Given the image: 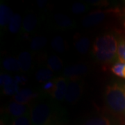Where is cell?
<instances>
[{
    "instance_id": "6da1fadb",
    "label": "cell",
    "mask_w": 125,
    "mask_h": 125,
    "mask_svg": "<svg viewBox=\"0 0 125 125\" xmlns=\"http://www.w3.org/2000/svg\"><path fill=\"white\" fill-rule=\"evenodd\" d=\"M30 116L32 125H65L66 114L56 103L41 102L31 107Z\"/></svg>"
},
{
    "instance_id": "7a4b0ae2",
    "label": "cell",
    "mask_w": 125,
    "mask_h": 125,
    "mask_svg": "<svg viewBox=\"0 0 125 125\" xmlns=\"http://www.w3.org/2000/svg\"><path fill=\"white\" fill-rule=\"evenodd\" d=\"M118 40L112 34H104L96 38L93 46V52L102 62H110L117 57Z\"/></svg>"
},
{
    "instance_id": "3957f363",
    "label": "cell",
    "mask_w": 125,
    "mask_h": 125,
    "mask_svg": "<svg viewBox=\"0 0 125 125\" xmlns=\"http://www.w3.org/2000/svg\"><path fill=\"white\" fill-rule=\"evenodd\" d=\"M105 102L113 113L125 115V83L108 85L105 90Z\"/></svg>"
},
{
    "instance_id": "277c9868",
    "label": "cell",
    "mask_w": 125,
    "mask_h": 125,
    "mask_svg": "<svg viewBox=\"0 0 125 125\" xmlns=\"http://www.w3.org/2000/svg\"><path fill=\"white\" fill-rule=\"evenodd\" d=\"M82 92L83 85L80 81H77V79H70L67 83L65 100L69 104H74L80 99Z\"/></svg>"
},
{
    "instance_id": "5b68a950",
    "label": "cell",
    "mask_w": 125,
    "mask_h": 125,
    "mask_svg": "<svg viewBox=\"0 0 125 125\" xmlns=\"http://www.w3.org/2000/svg\"><path fill=\"white\" fill-rule=\"evenodd\" d=\"M55 86L50 93L52 97L58 101L65 99V95L67 90L68 81L64 76H60L54 81Z\"/></svg>"
},
{
    "instance_id": "8992f818",
    "label": "cell",
    "mask_w": 125,
    "mask_h": 125,
    "mask_svg": "<svg viewBox=\"0 0 125 125\" xmlns=\"http://www.w3.org/2000/svg\"><path fill=\"white\" fill-rule=\"evenodd\" d=\"M88 72V67L83 64H76L65 67L63 70V75L65 78L70 79H77L78 77L85 74Z\"/></svg>"
},
{
    "instance_id": "52a82bcc",
    "label": "cell",
    "mask_w": 125,
    "mask_h": 125,
    "mask_svg": "<svg viewBox=\"0 0 125 125\" xmlns=\"http://www.w3.org/2000/svg\"><path fill=\"white\" fill-rule=\"evenodd\" d=\"M106 13L101 10H94L89 13L83 18L82 21V25L84 27H90L95 26L102 22L105 18Z\"/></svg>"
},
{
    "instance_id": "ba28073f",
    "label": "cell",
    "mask_w": 125,
    "mask_h": 125,
    "mask_svg": "<svg viewBox=\"0 0 125 125\" xmlns=\"http://www.w3.org/2000/svg\"><path fill=\"white\" fill-rule=\"evenodd\" d=\"M7 112L10 116L14 118V120L29 114L28 107L25 104H19L15 102L9 104L7 107Z\"/></svg>"
},
{
    "instance_id": "9c48e42d",
    "label": "cell",
    "mask_w": 125,
    "mask_h": 125,
    "mask_svg": "<svg viewBox=\"0 0 125 125\" xmlns=\"http://www.w3.org/2000/svg\"><path fill=\"white\" fill-rule=\"evenodd\" d=\"M36 93H33V91L29 88H24L20 90L18 93L14 95V100L15 102L19 104H25L29 102H30L32 99L35 98L36 97Z\"/></svg>"
},
{
    "instance_id": "30bf717a",
    "label": "cell",
    "mask_w": 125,
    "mask_h": 125,
    "mask_svg": "<svg viewBox=\"0 0 125 125\" xmlns=\"http://www.w3.org/2000/svg\"><path fill=\"white\" fill-rule=\"evenodd\" d=\"M74 46L79 53L81 54H87L90 47V41L88 37L81 36L75 40Z\"/></svg>"
},
{
    "instance_id": "8fae6325",
    "label": "cell",
    "mask_w": 125,
    "mask_h": 125,
    "mask_svg": "<svg viewBox=\"0 0 125 125\" xmlns=\"http://www.w3.org/2000/svg\"><path fill=\"white\" fill-rule=\"evenodd\" d=\"M18 61L20 65V70L23 72H27L31 66L32 58L31 54L29 52H22L19 55Z\"/></svg>"
},
{
    "instance_id": "7c38bea8",
    "label": "cell",
    "mask_w": 125,
    "mask_h": 125,
    "mask_svg": "<svg viewBox=\"0 0 125 125\" xmlns=\"http://www.w3.org/2000/svg\"><path fill=\"white\" fill-rule=\"evenodd\" d=\"M13 14L12 10L5 4L0 6V24L1 26H6L9 23Z\"/></svg>"
},
{
    "instance_id": "4fadbf2b",
    "label": "cell",
    "mask_w": 125,
    "mask_h": 125,
    "mask_svg": "<svg viewBox=\"0 0 125 125\" xmlns=\"http://www.w3.org/2000/svg\"><path fill=\"white\" fill-rule=\"evenodd\" d=\"M37 24V18L33 14H29L25 17L23 22V29L24 31L30 33L34 30Z\"/></svg>"
},
{
    "instance_id": "5bb4252c",
    "label": "cell",
    "mask_w": 125,
    "mask_h": 125,
    "mask_svg": "<svg viewBox=\"0 0 125 125\" xmlns=\"http://www.w3.org/2000/svg\"><path fill=\"white\" fill-rule=\"evenodd\" d=\"M22 25V18L19 14H13L9 23V30L12 33H17Z\"/></svg>"
},
{
    "instance_id": "9a60e30c",
    "label": "cell",
    "mask_w": 125,
    "mask_h": 125,
    "mask_svg": "<svg viewBox=\"0 0 125 125\" xmlns=\"http://www.w3.org/2000/svg\"><path fill=\"white\" fill-rule=\"evenodd\" d=\"M53 72L49 68L40 69L36 73V79L39 83L47 82L52 78Z\"/></svg>"
},
{
    "instance_id": "2e32d148",
    "label": "cell",
    "mask_w": 125,
    "mask_h": 125,
    "mask_svg": "<svg viewBox=\"0 0 125 125\" xmlns=\"http://www.w3.org/2000/svg\"><path fill=\"white\" fill-rule=\"evenodd\" d=\"M82 125H112L111 119L107 116L92 117L86 120Z\"/></svg>"
},
{
    "instance_id": "e0dca14e",
    "label": "cell",
    "mask_w": 125,
    "mask_h": 125,
    "mask_svg": "<svg viewBox=\"0 0 125 125\" xmlns=\"http://www.w3.org/2000/svg\"><path fill=\"white\" fill-rule=\"evenodd\" d=\"M3 67L8 71H19L20 70L18 59L12 57L5 58L3 61Z\"/></svg>"
},
{
    "instance_id": "ac0fdd59",
    "label": "cell",
    "mask_w": 125,
    "mask_h": 125,
    "mask_svg": "<svg viewBox=\"0 0 125 125\" xmlns=\"http://www.w3.org/2000/svg\"><path fill=\"white\" fill-rule=\"evenodd\" d=\"M47 66L52 71H60L62 68V61L56 56H52L47 59Z\"/></svg>"
},
{
    "instance_id": "d6986e66",
    "label": "cell",
    "mask_w": 125,
    "mask_h": 125,
    "mask_svg": "<svg viewBox=\"0 0 125 125\" xmlns=\"http://www.w3.org/2000/svg\"><path fill=\"white\" fill-rule=\"evenodd\" d=\"M54 20L59 27L68 28L72 26V22L71 19L64 14H56L54 15Z\"/></svg>"
},
{
    "instance_id": "ffe728a7",
    "label": "cell",
    "mask_w": 125,
    "mask_h": 125,
    "mask_svg": "<svg viewBox=\"0 0 125 125\" xmlns=\"http://www.w3.org/2000/svg\"><path fill=\"white\" fill-rule=\"evenodd\" d=\"M52 49L58 53H62L65 49V41L61 36H56L54 37L51 42Z\"/></svg>"
},
{
    "instance_id": "44dd1931",
    "label": "cell",
    "mask_w": 125,
    "mask_h": 125,
    "mask_svg": "<svg viewBox=\"0 0 125 125\" xmlns=\"http://www.w3.org/2000/svg\"><path fill=\"white\" fill-rule=\"evenodd\" d=\"M47 43V39L44 36H37L31 40L30 47L33 50H39L45 47Z\"/></svg>"
},
{
    "instance_id": "7402d4cb",
    "label": "cell",
    "mask_w": 125,
    "mask_h": 125,
    "mask_svg": "<svg viewBox=\"0 0 125 125\" xmlns=\"http://www.w3.org/2000/svg\"><path fill=\"white\" fill-rule=\"evenodd\" d=\"M111 72L116 76L125 79V63L120 61L115 62L112 66Z\"/></svg>"
},
{
    "instance_id": "603a6c76",
    "label": "cell",
    "mask_w": 125,
    "mask_h": 125,
    "mask_svg": "<svg viewBox=\"0 0 125 125\" xmlns=\"http://www.w3.org/2000/svg\"><path fill=\"white\" fill-rule=\"evenodd\" d=\"M117 55L119 61L125 63V39L120 38L118 40Z\"/></svg>"
},
{
    "instance_id": "cb8c5ba5",
    "label": "cell",
    "mask_w": 125,
    "mask_h": 125,
    "mask_svg": "<svg viewBox=\"0 0 125 125\" xmlns=\"http://www.w3.org/2000/svg\"><path fill=\"white\" fill-rule=\"evenodd\" d=\"M19 91H20L19 84L15 83V81L11 85L3 88V93L6 95H13V94L15 95V94L18 93Z\"/></svg>"
},
{
    "instance_id": "d4e9b609",
    "label": "cell",
    "mask_w": 125,
    "mask_h": 125,
    "mask_svg": "<svg viewBox=\"0 0 125 125\" xmlns=\"http://www.w3.org/2000/svg\"><path fill=\"white\" fill-rule=\"evenodd\" d=\"M10 125H32L30 113L14 120Z\"/></svg>"
},
{
    "instance_id": "484cf974",
    "label": "cell",
    "mask_w": 125,
    "mask_h": 125,
    "mask_svg": "<svg viewBox=\"0 0 125 125\" xmlns=\"http://www.w3.org/2000/svg\"><path fill=\"white\" fill-rule=\"evenodd\" d=\"M72 11L74 14H81L83 13L86 11L88 7L86 5L83 4L82 3H74L72 6Z\"/></svg>"
},
{
    "instance_id": "4316f807",
    "label": "cell",
    "mask_w": 125,
    "mask_h": 125,
    "mask_svg": "<svg viewBox=\"0 0 125 125\" xmlns=\"http://www.w3.org/2000/svg\"><path fill=\"white\" fill-rule=\"evenodd\" d=\"M14 82L13 79L10 76L9 74H1L0 76V84L3 87H6L8 85H11Z\"/></svg>"
},
{
    "instance_id": "83f0119b",
    "label": "cell",
    "mask_w": 125,
    "mask_h": 125,
    "mask_svg": "<svg viewBox=\"0 0 125 125\" xmlns=\"http://www.w3.org/2000/svg\"><path fill=\"white\" fill-rule=\"evenodd\" d=\"M54 86H55V83L53 81H47L42 86V88L46 91H49V93H51L52 91V90L54 89Z\"/></svg>"
},
{
    "instance_id": "f1b7e54d",
    "label": "cell",
    "mask_w": 125,
    "mask_h": 125,
    "mask_svg": "<svg viewBox=\"0 0 125 125\" xmlns=\"http://www.w3.org/2000/svg\"><path fill=\"white\" fill-rule=\"evenodd\" d=\"M14 81L15 83H17L18 84H24L26 82H27V79L24 76H18V75H16L15 76V77L13 78Z\"/></svg>"
},
{
    "instance_id": "f546056e",
    "label": "cell",
    "mask_w": 125,
    "mask_h": 125,
    "mask_svg": "<svg viewBox=\"0 0 125 125\" xmlns=\"http://www.w3.org/2000/svg\"><path fill=\"white\" fill-rule=\"evenodd\" d=\"M46 2H47L46 1H38V4L40 5V6H43V5L47 4Z\"/></svg>"
},
{
    "instance_id": "4dcf8cb0",
    "label": "cell",
    "mask_w": 125,
    "mask_h": 125,
    "mask_svg": "<svg viewBox=\"0 0 125 125\" xmlns=\"http://www.w3.org/2000/svg\"><path fill=\"white\" fill-rule=\"evenodd\" d=\"M1 125H6L4 120H1Z\"/></svg>"
},
{
    "instance_id": "1f68e13d",
    "label": "cell",
    "mask_w": 125,
    "mask_h": 125,
    "mask_svg": "<svg viewBox=\"0 0 125 125\" xmlns=\"http://www.w3.org/2000/svg\"><path fill=\"white\" fill-rule=\"evenodd\" d=\"M124 27H125V22H124Z\"/></svg>"
}]
</instances>
